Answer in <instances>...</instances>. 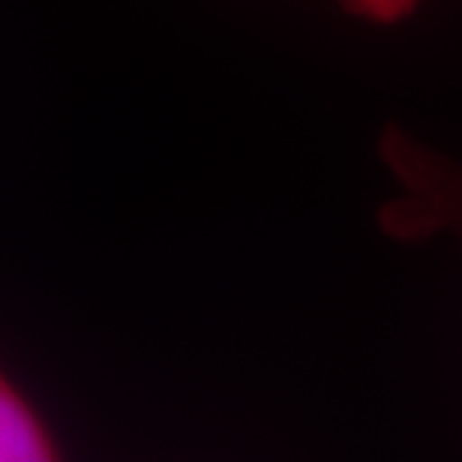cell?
Instances as JSON below:
<instances>
[{"label":"cell","mask_w":462,"mask_h":462,"mask_svg":"<svg viewBox=\"0 0 462 462\" xmlns=\"http://www.w3.org/2000/svg\"><path fill=\"white\" fill-rule=\"evenodd\" d=\"M375 151L400 189L378 205V231L393 244L432 237H457L462 244V162L423 144L400 124L382 126Z\"/></svg>","instance_id":"cell-1"},{"label":"cell","mask_w":462,"mask_h":462,"mask_svg":"<svg viewBox=\"0 0 462 462\" xmlns=\"http://www.w3.org/2000/svg\"><path fill=\"white\" fill-rule=\"evenodd\" d=\"M67 457L49 414L0 364V462H54Z\"/></svg>","instance_id":"cell-2"},{"label":"cell","mask_w":462,"mask_h":462,"mask_svg":"<svg viewBox=\"0 0 462 462\" xmlns=\"http://www.w3.org/2000/svg\"><path fill=\"white\" fill-rule=\"evenodd\" d=\"M348 18L369 24H400L420 9L423 0H337Z\"/></svg>","instance_id":"cell-3"}]
</instances>
